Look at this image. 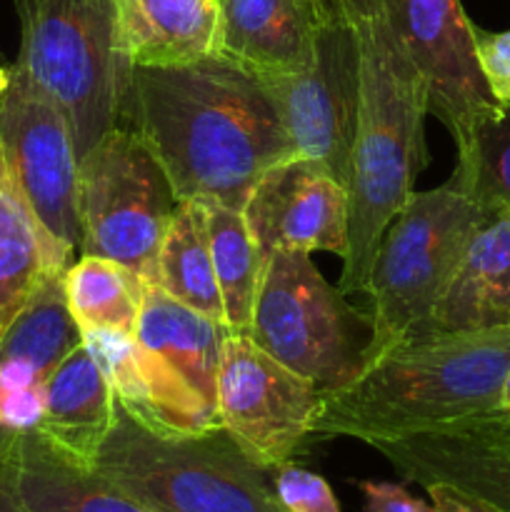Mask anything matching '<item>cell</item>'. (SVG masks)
<instances>
[{"label": "cell", "mask_w": 510, "mask_h": 512, "mask_svg": "<svg viewBox=\"0 0 510 512\" xmlns=\"http://www.w3.org/2000/svg\"><path fill=\"white\" fill-rule=\"evenodd\" d=\"M0 330H3V328H0Z\"/></svg>", "instance_id": "38"}, {"label": "cell", "mask_w": 510, "mask_h": 512, "mask_svg": "<svg viewBox=\"0 0 510 512\" xmlns=\"http://www.w3.org/2000/svg\"><path fill=\"white\" fill-rule=\"evenodd\" d=\"M453 175L480 208L510 213V105L475 128Z\"/></svg>", "instance_id": "26"}, {"label": "cell", "mask_w": 510, "mask_h": 512, "mask_svg": "<svg viewBox=\"0 0 510 512\" xmlns=\"http://www.w3.org/2000/svg\"><path fill=\"white\" fill-rule=\"evenodd\" d=\"M260 350L323 393L360 373L368 313L320 275L308 253L278 250L263 263L248 333Z\"/></svg>", "instance_id": "7"}, {"label": "cell", "mask_w": 510, "mask_h": 512, "mask_svg": "<svg viewBox=\"0 0 510 512\" xmlns=\"http://www.w3.org/2000/svg\"><path fill=\"white\" fill-rule=\"evenodd\" d=\"M145 280L125 265L98 255H80L65 270V298L83 333L115 330L138 333L145 300Z\"/></svg>", "instance_id": "24"}, {"label": "cell", "mask_w": 510, "mask_h": 512, "mask_svg": "<svg viewBox=\"0 0 510 512\" xmlns=\"http://www.w3.org/2000/svg\"><path fill=\"white\" fill-rule=\"evenodd\" d=\"M150 283L158 285L178 303L225 325L223 295L215 278L203 208L198 200H183L175 208Z\"/></svg>", "instance_id": "23"}, {"label": "cell", "mask_w": 510, "mask_h": 512, "mask_svg": "<svg viewBox=\"0 0 510 512\" xmlns=\"http://www.w3.org/2000/svg\"><path fill=\"white\" fill-rule=\"evenodd\" d=\"M323 390L270 358L248 335L230 333L220 358L215 410L220 428L258 468L290 463L313 438Z\"/></svg>", "instance_id": "9"}, {"label": "cell", "mask_w": 510, "mask_h": 512, "mask_svg": "<svg viewBox=\"0 0 510 512\" xmlns=\"http://www.w3.org/2000/svg\"><path fill=\"white\" fill-rule=\"evenodd\" d=\"M130 65H183L215 53V0H115Z\"/></svg>", "instance_id": "21"}, {"label": "cell", "mask_w": 510, "mask_h": 512, "mask_svg": "<svg viewBox=\"0 0 510 512\" xmlns=\"http://www.w3.org/2000/svg\"><path fill=\"white\" fill-rule=\"evenodd\" d=\"M320 5V3H318ZM310 60L295 73L258 75L268 88L295 153L318 160L350 188L358 145V60L348 28L320 8Z\"/></svg>", "instance_id": "10"}, {"label": "cell", "mask_w": 510, "mask_h": 512, "mask_svg": "<svg viewBox=\"0 0 510 512\" xmlns=\"http://www.w3.org/2000/svg\"><path fill=\"white\" fill-rule=\"evenodd\" d=\"M215 55L258 75L295 73L310 60L318 0H215Z\"/></svg>", "instance_id": "16"}, {"label": "cell", "mask_w": 510, "mask_h": 512, "mask_svg": "<svg viewBox=\"0 0 510 512\" xmlns=\"http://www.w3.org/2000/svg\"><path fill=\"white\" fill-rule=\"evenodd\" d=\"M0 240H18V243L40 245L55 260V265L63 270H68L78 260L63 245L55 243L48 230L35 218L23 190L15 183L13 170H10L8 160H5L3 148H0Z\"/></svg>", "instance_id": "28"}, {"label": "cell", "mask_w": 510, "mask_h": 512, "mask_svg": "<svg viewBox=\"0 0 510 512\" xmlns=\"http://www.w3.org/2000/svg\"><path fill=\"white\" fill-rule=\"evenodd\" d=\"M485 213L455 175L410 193L380 238L365 285L370 338L360 370L405 343L428 318Z\"/></svg>", "instance_id": "6"}, {"label": "cell", "mask_w": 510, "mask_h": 512, "mask_svg": "<svg viewBox=\"0 0 510 512\" xmlns=\"http://www.w3.org/2000/svg\"><path fill=\"white\" fill-rule=\"evenodd\" d=\"M228 335V325L178 303L158 285H145V300L135 338L145 348L155 350L160 358L168 360L183 375L185 383L213 410L220 358H223V345Z\"/></svg>", "instance_id": "22"}, {"label": "cell", "mask_w": 510, "mask_h": 512, "mask_svg": "<svg viewBox=\"0 0 510 512\" xmlns=\"http://www.w3.org/2000/svg\"><path fill=\"white\" fill-rule=\"evenodd\" d=\"M395 25L428 88V115L448 128L463 150L500 105L490 95L473 48V20L460 0H388Z\"/></svg>", "instance_id": "12"}, {"label": "cell", "mask_w": 510, "mask_h": 512, "mask_svg": "<svg viewBox=\"0 0 510 512\" xmlns=\"http://www.w3.org/2000/svg\"><path fill=\"white\" fill-rule=\"evenodd\" d=\"M8 85H10V68H3V65H0V98H3V93L8 90Z\"/></svg>", "instance_id": "37"}, {"label": "cell", "mask_w": 510, "mask_h": 512, "mask_svg": "<svg viewBox=\"0 0 510 512\" xmlns=\"http://www.w3.org/2000/svg\"><path fill=\"white\" fill-rule=\"evenodd\" d=\"M0 148L40 225L68 253H80V158L73 130L60 105L15 68L0 98Z\"/></svg>", "instance_id": "11"}, {"label": "cell", "mask_w": 510, "mask_h": 512, "mask_svg": "<svg viewBox=\"0 0 510 512\" xmlns=\"http://www.w3.org/2000/svg\"><path fill=\"white\" fill-rule=\"evenodd\" d=\"M363 512H433L430 500L415 498L403 485L385 483V480H360Z\"/></svg>", "instance_id": "32"}, {"label": "cell", "mask_w": 510, "mask_h": 512, "mask_svg": "<svg viewBox=\"0 0 510 512\" xmlns=\"http://www.w3.org/2000/svg\"><path fill=\"white\" fill-rule=\"evenodd\" d=\"M45 415V385L3 388L0 385V425L10 430L38 428Z\"/></svg>", "instance_id": "31"}, {"label": "cell", "mask_w": 510, "mask_h": 512, "mask_svg": "<svg viewBox=\"0 0 510 512\" xmlns=\"http://www.w3.org/2000/svg\"><path fill=\"white\" fill-rule=\"evenodd\" d=\"M178 203L148 145L128 128L108 130L80 158V255L110 258L150 283Z\"/></svg>", "instance_id": "8"}, {"label": "cell", "mask_w": 510, "mask_h": 512, "mask_svg": "<svg viewBox=\"0 0 510 512\" xmlns=\"http://www.w3.org/2000/svg\"><path fill=\"white\" fill-rule=\"evenodd\" d=\"M95 470L155 512H285L273 483L223 428L160 435L115 400Z\"/></svg>", "instance_id": "5"}, {"label": "cell", "mask_w": 510, "mask_h": 512, "mask_svg": "<svg viewBox=\"0 0 510 512\" xmlns=\"http://www.w3.org/2000/svg\"><path fill=\"white\" fill-rule=\"evenodd\" d=\"M438 430H458V433L475 435L480 440H488L493 445H503L510 448V418H500V415H488V418H473L465 423L448 425V428Z\"/></svg>", "instance_id": "35"}, {"label": "cell", "mask_w": 510, "mask_h": 512, "mask_svg": "<svg viewBox=\"0 0 510 512\" xmlns=\"http://www.w3.org/2000/svg\"><path fill=\"white\" fill-rule=\"evenodd\" d=\"M493 415H500V418H510V370H508V378H505L503 395H500L498 410H495ZM485 418H488V415H485Z\"/></svg>", "instance_id": "36"}, {"label": "cell", "mask_w": 510, "mask_h": 512, "mask_svg": "<svg viewBox=\"0 0 510 512\" xmlns=\"http://www.w3.org/2000/svg\"><path fill=\"white\" fill-rule=\"evenodd\" d=\"M378 450L405 480L443 483L493 508L510 512V448L458 430H430L405 438L375 440Z\"/></svg>", "instance_id": "17"}, {"label": "cell", "mask_w": 510, "mask_h": 512, "mask_svg": "<svg viewBox=\"0 0 510 512\" xmlns=\"http://www.w3.org/2000/svg\"><path fill=\"white\" fill-rule=\"evenodd\" d=\"M15 445H18V430L0 425V512H23L13 485Z\"/></svg>", "instance_id": "33"}, {"label": "cell", "mask_w": 510, "mask_h": 512, "mask_svg": "<svg viewBox=\"0 0 510 512\" xmlns=\"http://www.w3.org/2000/svg\"><path fill=\"white\" fill-rule=\"evenodd\" d=\"M50 270H63L40 245L0 240V328L28 303L35 285Z\"/></svg>", "instance_id": "27"}, {"label": "cell", "mask_w": 510, "mask_h": 512, "mask_svg": "<svg viewBox=\"0 0 510 512\" xmlns=\"http://www.w3.org/2000/svg\"><path fill=\"white\" fill-rule=\"evenodd\" d=\"M473 48L490 95L505 108L510 105V28L485 30L473 25Z\"/></svg>", "instance_id": "30"}, {"label": "cell", "mask_w": 510, "mask_h": 512, "mask_svg": "<svg viewBox=\"0 0 510 512\" xmlns=\"http://www.w3.org/2000/svg\"><path fill=\"white\" fill-rule=\"evenodd\" d=\"M348 28L358 60V145L350 178L348 255L338 288L365 293L375 250L430 163L428 88L395 25L388 0H318Z\"/></svg>", "instance_id": "2"}, {"label": "cell", "mask_w": 510, "mask_h": 512, "mask_svg": "<svg viewBox=\"0 0 510 512\" xmlns=\"http://www.w3.org/2000/svg\"><path fill=\"white\" fill-rule=\"evenodd\" d=\"M510 325L410 338L320 398L313 438L375 440L430 433L498 410Z\"/></svg>", "instance_id": "3"}, {"label": "cell", "mask_w": 510, "mask_h": 512, "mask_svg": "<svg viewBox=\"0 0 510 512\" xmlns=\"http://www.w3.org/2000/svg\"><path fill=\"white\" fill-rule=\"evenodd\" d=\"M505 325H510V213L488 210L470 235L435 308L410 338Z\"/></svg>", "instance_id": "15"}, {"label": "cell", "mask_w": 510, "mask_h": 512, "mask_svg": "<svg viewBox=\"0 0 510 512\" xmlns=\"http://www.w3.org/2000/svg\"><path fill=\"white\" fill-rule=\"evenodd\" d=\"M273 473V490L285 512H340V503L323 475L290 463L278 465Z\"/></svg>", "instance_id": "29"}, {"label": "cell", "mask_w": 510, "mask_h": 512, "mask_svg": "<svg viewBox=\"0 0 510 512\" xmlns=\"http://www.w3.org/2000/svg\"><path fill=\"white\" fill-rule=\"evenodd\" d=\"M260 258L290 253L348 255V188L318 160L290 155L260 175L243 205Z\"/></svg>", "instance_id": "13"}, {"label": "cell", "mask_w": 510, "mask_h": 512, "mask_svg": "<svg viewBox=\"0 0 510 512\" xmlns=\"http://www.w3.org/2000/svg\"><path fill=\"white\" fill-rule=\"evenodd\" d=\"M83 338L120 408L140 425L160 435H198L220 428L218 413L203 403L168 360L145 348L135 335L90 330Z\"/></svg>", "instance_id": "14"}, {"label": "cell", "mask_w": 510, "mask_h": 512, "mask_svg": "<svg viewBox=\"0 0 510 512\" xmlns=\"http://www.w3.org/2000/svg\"><path fill=\"white\" fill-rule=\"evenodd\" d=\"M198 203L203 208L210 258L223 295L225 325L230 333H248L255 298H258L263 258L250 235L243 210L228 208L215 200H198Z\"/></svg>", "instance_id": "25"}, {"label": "cell", "mask_w": 510, "mask_h": 512, "mask_svg": "<svg viewBox=\"0 0 510 512\" xmlns=\"http://www.w3.org/2000/svg\"><path fill=\"white\" fill-rule=\"evenodd\" d=\"M118 125L148 145L180 203L243 210L260 175L298 155L263 80L215 53L130 65Z\"/></svg>", "instance_id": "1"}, {"label": "cell", "mask_w": 510, "mask_h": 512, "mask_svg": "<svg viewBox=\"0 0 510 512\" xmlns=\"http://www.w3.org/2000/svg\"><path fill=\"white\" fill-rule=\"evenodd\" d=\"M20 50L13 68L48 93L68 118L83 158L118 128L128 80L115 0H13Z\"/></svg>", "instance_id": "4"}, {"label": "cell", "mask_w": 510, "mask_h": 512, "mask_svg": "<svg viewBox=\"0 0 510 512\" xmlns=\"http://www.w3.org/2000/svg\"><path fill=\"white\" fill-rule=\"evenodd\" d=\"M85 343L65 298V270H50L28 303L0 330V385H45L55 368Z\"/></svg>", "instance_id": "19"}, {"label": "cell", "mask_w": 510, "mask_h": 512, "mask_svg": "<svg viewBox=\"0 0 510 512\" xmlns=\"http://www.w3.org/2000/svg\"><path fill=\"white\" fill-rule=\"evenodd\" d=\"M425 493H428L433 512H503L483 503V500L473 498V495L463 493V490L450 488V485L443 483L425 485Z\"/></svg>", "instance_id": "34"}, {"label": "cell", "mask_w": 510, "mask_h": 512, "mask_svg": "<svg viewBox=\"0 0 510 512\" xmlns=\"http://www.w3.org/2000/svg\"><path fill=\"white\" fill-rule=\"evenodd\" d=\"M13 485L23 512H155L95 465L55 448L38 428L18 433Z\"/></svg>", "instance_id": "18"}, {"label": "cell", "mask_w": 510, "mask_h": 512, "mask_svg": "<svg viewBox=\"0 0 510 512\" xmlns=\"http://www.w3.org/2000/svg\"><path fill=\"white\" fill-rule=\"evenodd\" d=\"M113 423V388L83 343L45 380V415L38 430L65 455L95 465Z\"/></svg>", "instance_id": "20"}]
</instances>
